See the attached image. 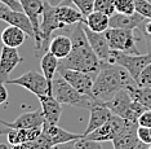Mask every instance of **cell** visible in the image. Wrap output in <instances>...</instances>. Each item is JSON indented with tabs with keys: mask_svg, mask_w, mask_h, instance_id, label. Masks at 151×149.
Listing matches in <instances>:
<instances>
[{
	"mask_svg": "<svg viewBox=\"0 0 151 149\" xmlns=\"http://www.w3.org/2000/svg\"><path fill=\"white\" fill-rule=\"evenodd\" d=\"M68 36L73 41V49L67 57L60 60V69H73L87 73H97L101 69L102 61L97 57L88 41L87 34L84 31V22L75 23V27L70 31Z\"/></svg>",
	"mask_w": 151,
	"mask_h": 149,
	"instance_id": "cell-1",
	"label": "cell"
},
{
	"mask_svg": "<svg viewBox=\"0 0 151 149\" xmlns=\"http://www.w3.org/2000/svg\"><path fill=\"white\" fill-rule=\"evenodd\" d=\"M137 83L130 74L120 65L102 62L101 69L96 74L93 83V96L102 102H107L116 92Z\"/></svg>",
	"mask_w": 151,
	"mask_h": 149,
	"instance_id": "cell-2",
	"label": "cell"
},
{
	"mask_svg": "<svg viewBox=\"0 0 151 149\" xmlns=\"http://www.w3.org/2000/svg\"><path fill=\"white\" fill-rule=\"evenodd\" d=\"M52 95L61 104H66V105H71L75 106V108L87 109V110H91L98 102H102L96 97H93V96L80 93L61 75L53 79Z\"/></svg>",
	"mask_w": 151,
	"mask_h": 149,
	"instance_id": "cell-3",
	"label": "cell"
},
{
	"mask_svg": "<svg viewBox=\"0 0 151 149\" xmlns=\"http://www.w3.org/2000/svg\"><path fill=\"white\" fill-rule=\"evenodd\" d=\"M105 104H106V106L111 110L112 114L122 117V118H124V119L132 121V122H137L138 117L145 112V110H147L143 108L141 104H138L130 97L127 88H123V89H120L119 92H116L114 95V97Z\"/></svg>",
	"mask_w": 151,
	"mask_h": 149,
	"instance_id": "cell-4",
	"label": "cell"
},
{
	"mask_svg": "<svg viewBox=\"0 0 151 149\" xmlns=\"http://www.w3.org/2000/svg\"><path fill=\"white\" fill-rule=\"evenodd\" d=\"M109 62L110 64L120 65L122 68H124L130 74V77L137 82L141 71L151 62V53L147 52L145 55H142V53L132 55V53H124V52L111 49Z\"/></svg>",
	"mask_w": 151,
	"mask_h": 149,
	"instance_id": "cell-5",
	"label": "cell"
},
{
	"mask_svg": "<svg viewBox=\"0 0 151 149\" xmlns=\"http://www.w3.org/2000/svg\"><path fill=\"white\" fill-rule=\"evenodd\" d=\"M136 31L137 29L129 30V29H119V27H109L105 31V35L107 38L109 46L112 51L138 55L139 51L136 46L138 35L136 34Z\"/></svg>",
	"mask_w": 151,
	"mask_h": 149,
	"instance_id": "cell-6",
	"label": "cell"
},
{
	"mask_svg": "<svg viewBox=\"0 0 151 149\" xmlns=\"http://www.w3.org/2000/svg\"><path fill=\"white\" fill-rule=\"evenodd\" d=\"M44 1V0H43ZM65 26L56 15V7L44 1V10L42 22H40V33H42V48L37 57H43L49 51V43L52 40V34L58 29H65Z\"/></svg>",
	"mask_w": 151,
	"mask_h": 149,
	"instance_id": "cell-7",
	"label": "cell"
},
{
	"mask_svg": "<svg viewBox=\"0 0 151 149\" xmlns=\"http://www.w3.org/2000/svg\"><path fill=\"white\" fill-rule=\"evenodd\" d=\"M6 83L14 86H21L26 88L27 91L34 93L35 96H44V95H52V89L48 84L45 77L43 74H39L35 70H29L25 74L19 75L18 78L8 79Z\"/></svg>",
	"mask_w": 151,
	"mask_h": 149,
	"instance_id": "cell-8",
	"label": "cell"
},
{
	"mask_svg": "<svg viewBox=\"0 0 151 149\" xmlns=\"http://www.w3.org/2000/svg\"><path fill=\"white\" fill-rule=\"evenodd\" d=\"M21 3L22 10L31 21V25L35 33L34 41H35V57H37L42 48V33H40V22H42L43 10H44V1L43 0H18Z\"/></svg>",
	"mask_w": 151,
	"mask_h": 149,
	"instance_id": "cell-9",
	"label": "cell"
},
{
	"mask_svg": "<svg viewBox=\"0 0 151 149\" xmlns=\"http://www.w3.org/2000/svg\"><path fill=\"white\" fill-rule=\"evenodd\" d=\"M58 73L80 93L93 96V83L96 73H87L80 70H73V69H60Z\"/></svg>",
	"mask_w": 151,
	"mask_h": 149,
	"instance_id": "cell-10",
	"label": "cell"
},
{
	"mask_svg": "<svg viewBox=\"0 0 151 149\" xmlns=\"http://www.w3.org/2000/svg\"><path fill=\"white\" fill-rule=\"evenodd\" d=\"M0 21H4V22L9 23V25H13V26L22 29L32 39L35 36L31 21H30V18L26 16V13L23 10H14V9L9 8V7L1 4L0 5Z\"/></svg>",
	"mask_w": 151,
	"mask_h": 149,
	"instance_id": "cell-11",
	"label": "cell"
},
{
	"mask_svg": "<svg viewBox=\"0 0 151 149\" xmlns=\"http://www.w3.org/2000/svg\"><path fill=\"white\" fill-rule=\"evenodd\" d=\"M23 61V58L19 56L17 48L3 46L0 51V79L6 83L8 75L14 70L16 66Z\"/></svg>",
	"mask_w": 151,
	"mask_h": 149,
	"instance_id": "cell-12",
	"label": "cell"
},
{
	"mask_svg": "<svg viewBox=\"0 0 151 149\" xmlns=\"http://www.w3.org/2000/svg\"><path fill=\"white\" fill-rule=\"evenodd\" d=\"M84 31L87 34L88 41L91 44L92 49L94 51V53L97 55V57L102 62H109L110 55H111V48L109 46L107 38H106L105 33H96L92 31L91 29H88L84 23Z\"/></svg>",
	"mask_w": 151,
	"mask_h": 149,
	"instance_id": "cell-13",
	"label": "cell"
},
{
	"mask_svg": "<svg viewBox=\"0 0 151 149\" xmlns=\"http://www.w3.org/2000/svg\"><path fill=\"white\" fill-rule=\"evenodd\" d=\"M42 131H43V134L47 135V137L49 139L50 144H52L53 147H56L58 144L67 143V141L78 140L83 136V134L80 135V134L70 132V131L63 130L62 127H60L58 124H50V123H47V122L43 123Z\"/></svg>",
	"mask_w": 151,
	"mask_h": 149,
	"instance_id": "cell-14",
	"label": "cell"
},
{
	"mask_svg": "<svg viewBox=\"0 0 151 149\" xmlns=\"http://www.w3.org/2000/svg\"><path fill=\"white\" fill-rule=\"evenodd\" d=\"M39 101L42 105V112L44 116V122L50 124H58L62 114V108H61L60 101H57L53 95H44L39 96Z\"/></svg>",
	"mask_w": 151,
	"mask_h": 149,
	"instance_id": "cell-15",
	"label": "cell"
},
{
	"mask_svg": "<svg viewBox=\"0 0 151 149\" xmlns=\"http://www.w3.org/2000/svg\"><path fill=\"white\" fill-rule=\"evenodd\" d=\"M89 121H88V126L85 131L83 132V136L91 134L92 131L97 130L98 127H101L102 124H105L107 121L111 118L112 113L107 106H106L105 102H98L97 105H94L93 108L89 110Z\"/></svg>",
	"mask_w": 151,
	"mask_h": 149,
	"instance_id": "cell-16",
	"label": "cell"
},
{
	"mask_svg": "<svg viewBox=\"0 0 151 149\" xmlns=\"http://www.w3.org/2000/svg\"><path fill=\"white\" fill-rule=\"evenodd\" d=\"M5 126L9 129H34V127H42L44 123V116L42 110H34V112L22 113L13 122H5Z\"/></svg>",
	"mask_w": 151,
	"mask_h": 149,
	"instance_id": "cell-17",
	"label": "cell"
},
{
	"mask_svg": "<svg viewBox=\"0 0 151 149\" xmlns=\"http://www.w3.org/2000/svg\"><path fill=\"white\" fill-rule=\"evenodd\" d=\"M143 22H145V17L137 12L133 15H123V13L116 12L115 15L110 17V27H119V29L136 30L139 29Z\"/></svg>",
	"mask_w": 151,
	"mask_h": 149,
	"instance_id": "cell-18",
	"label": "cell"
},
{
	"mask_svg": "<svg viewBox=\"0 0 151 149\" xmlns=\"http://www.w3.org/2000/svg\"><path fill=\"white\" fill-rule=\"evenodd\" d=\"M42 134V127H34V129H11L6 134V139L11 145L26 144L35 140Z\"/></svg>",
	"mask_w": 151,
	"mask_h": 149,
	"instance_id": "cell-19",
	"label": "cell"
},
{
	"mask_svg": "<svg viewBox=\"0 0 151 149\" xmlns=\"http://www.w3.org/2000/svg\"><path fill=\"white\" fill-rule=\"evenodd\" d=\"M27 36L29 35H27L22 29H19V27H17V26H13V25H9L8 27H5V29L3 30L1 35H0L3 46L13 47V48H18L19 46H22V44L25 43Z\"/></svg>",
	"mask_w": 151,
	"mask_h": 149,
	"instance_id": "cell-20",
	"label": "cell"
},
{
	"mask_svg": "<svg viewBox=\"0 0 151 149\" xmlns=\"http://www.w3.org/2000/svg\"><path fill=\"white\" fill-rule=\"evenodd\" d=\"M56 15L58 20L63 23L65 26H73L78 22H84L85 17L83 13L80 12L78 8L75 9L70 5L66 4H60L56 7Z\"/></svg>",
	"mask_w": 151,
	"mask_h": 149,
	"instance_id": "cell-21",
	"label": "cell"
},
{
	"mask_svg": "<svg viewBox=\"0 0 151 149\" xmlns=\"http://www.w3.org/2000/svg\"><path fill=\"white\" fill-rule=\"evenodd\" d=\"M73 49V41L71 38L67 35H56L52 36V40L49 43V52L56 56L58 60L67 57Z\"/></svg>",
	"mask_w": 151,
	"mask_h": 149,
	"instance_id": "cell-22",
	"label": "cell"
},
{
	"mask_svg": "<svg viewBox=\"0 0 151 149\" xmlns=\"http://www.w3.org/2000/svg\"><path fill=\"white\" fill-rule=\"evenodd\" d=\"M84 23L88 29H91L92 31H96V33H105L106 30L110 27V17L105 13L97 12V10H93L92 13L85 17Z\"/></svg>",
	"mask_w": 151,
	"mask_h": 149,
	"instance_id": "cell-23",
	"label": "cell"
},
{
	"mask_svg": "<svg viewBox=\"0 0 151 149\" xmlns=\"http://www.w3.org/2000/svg\"><path fill=\"white\" fill-rule=\"evenodd\" d=\"M58 64H60V60H58L52 52H49V51L42 57V61H40V68H42L43 75L45 77L50 89H52V83H53V79H54V74L58 71Z\"/></svg>",
	"mask_w": 151,
	"mask_h": 149,
	"instance_id": "cell-24",
	"label": "cell"
},
{
	"mask_svg": "<svg viewBox=\"0 0 151 149\" xmlns=\"http://www.w3.org/2000/svg\"><path fill=\"white\" fill-rule=\"evenodd\" d=\"M137 129L138 127L127 130L120 134L119 136H116L112 140L114 149H136L137 145L139 144V139L137 136Z\"/></svg>",
	"mask_w": 151,
	"mask_h": 149,
	"instance_id": "cell-25",
	"label": "cell"
},
{
	"mask_svg": "<svg viewBox=\"0 0 151 149\" xmlns=\"http://www.w3.org/2000/svg\"><path fill=\"white\" fill-rule=\"evenodd\" d=\"M127 89L134 101L141 104L145 109L151 110V87H143V86H138V83H134Z\"/></svg>",
	"mask_w": 151,
	"mask_h": 149,
	"instance_id": "cell-26",
	"label": "cell"
},
{
	"mask_svg": "<svg viewBox=\"0 0 151 149\" xmlns=\"http://www.w3.org/2000/svg\"><path fill=\"white\" fill-rule=\"evenodd\" d=\"M94 10L105 13L109 17L116 13L115 0H94Z\"/></svg>",
	"mask_w": 151,
	"mask_h": 149,
	"instance_id": "cell-27",
	"label": "cell"
},
{
	"mask_svg": "<svg viewBox=\"0 0 151 149\" xmlns=\"http://www.w3.org/2000/svg\"><path fill=\"white\" fill-rule=\"evenodd\" d=\"M115 9L118 13L133 15L136 12L134 0H115Z\"/></svg>",
	"mask_w": 151,
	"mask_h": 149,
	"instance_id": "cell-28",
	"label": "cell"
},
{
	"mask_svg": "<svg viewBox=\"0 0 151 149\" xmlns=\"http://www.w3.org/2000/svg\"><path fill=\"white\" fill-rule=\"evenodd\" d=\"M70 1L83 13L84 17L94 10V0H70Z\"/></svg>",
	"mask_w": 151,
	"mask_h": 149,
	"instance_id": "cell-29",
	"label": "cell"
},
{
	"mask_svg": "<svg viewBox=\"0 0 151 149\" xmlns=\"http://www.w3.org/2000/svg\"><path fill=\"white\" fill-rule=\"evenodd\" d=\"M75 148L76 149H104L102 148V144L99 141L87 139L84 136L75 140Z\"/></svg>",
	"mask_w": 151,
	"mask_h": 149,
	"instance_id": "cell-30",
	"label": "cell"
},
{
	"mask_svg": "<svg viewBox=\"0 0 151 149\" xmlns=\"http://www.w3.org/2000/svg\"><path fill=\"white\" fill-rule=\"evenodd\" d=\"M136 12L147 20H151V1L150 0H134Z\"/></svg>",
	"mask_w": 151,
	"mask_h": 149,
	"instance_id": "cell-31",
	"label": "cell"
},
{
	"mask_svg": "<svg viewBox=\"0 0 151 149\" xmlns=\"http://www.w3.org/2000/svg\"><path fill=\"white\" fill-rule=\"evenodd\" d=\"M137 83L138 86H143V87H151V62L141 71Z\"/></svg>",
	"mask_w": 151,
	"mask_h": 149,
	"instance_id": "cell-32",
	"label": "cell"
},
{
	"mask_svg": "<svg viewBox=\"0 0 151 149\" xmlns=\"http://www.w3.org/2000/svg\"><path fill=\"white\" fill-rule=\"evenodd\" d=\"M137 136L139 139V143L150 145L151 144V127L138 126V129H137Z\"/></svg>",
	"mask_w": 151,
	"mask_h": 149,
	"instance_id": "cell-33",
	"label": "cell"
},
{
	"mask_svg": "<svg viewBox=\"0 0 151 149\" xmlns=\"http://www.w3.org/2000/svg\"><path fill=\"white\" fill-rule=\"evenodd\" d=\"M137 123H138V126L142 127H151V110H145L138 117Z\"/></svg>",
	"mask_w": 151,
	"mask_h": 149,
	"instance_id": "cell-34",
	"label": "cell"
},
{
	"mask_svg": "<svg viewBox=\"0 0 151 149\" xmlns=\"http://www.w3.org/2000/svg\"><path fill=\"white\" fill-rule=\"evenodd\" d=\"M1 4H4L9 8L14 9V10H22V7H21V3L18 0H0Z\"/></svg>",
	"mask_w": 151,
	"mask_h": 149,
	"instance_id": "cell-35",
	"label": "cell"
},
{
	"mask_svg": "<svg viewBox=\"0 0 151 149\" xmlns=\"http://www.w3.org/2000/svg\"><path fill=\"white\" fill-rule=\"evenodd\" d=\"M8 100V89L5 87V82L0 79V104L5 102Z\"/></svg>",
	"mask_w": 151,
	"mask_h": 149,
	"instance_id": "cell-36",
	"label": "cell"
},
{
	"mask_svg": "<svg viewBox=\"0 0 151 149\" xmlns=\"http://www.w3.org/2000/svg\"><path fill=\"white\" fill-rule=\"evenodd\" d=\"M52 149H76L75 148V140L67 141V143H63V144H58L56 147H53Z\"/></svg>",
	"mask_w": 151,
	"mask_h": 149,
	"instance_id": "cell-37",
	"label": "cell"
},
{
	"mask_svg": "<svg viewBox=\"0 0 151 149\" xmlns=\"http://www.w3.org/2000/svg\"><path fill=\"white\" fill-rule=\"evenodd\" d=\"M142 31H143V33H146V34H149V35H151V20H149L145 23V26H143Z\"/></svg>",
	"mask_w": 151,
	"mask_h": 149,
	"instance_id": "cell-38",
	"label": "cell"
},
{
	"mask_svg": "<svg viewBox=\"0 0 151 149\" xmlns=\"http://www.w3.org/2000/svg\"><path fill=\"white\" fill-rule=\"evenodd\" d=\"M44 1L49 3V4H50V5H53V7H57V5L62 4V3L65 1V0H44Z\"/></svg>",
	"mask_w": 151,
	"mask_h": 149,
	"instance_id": "cell-39",
	"label": "cell"
},
{
	"mask_svg": "<svg viewBox=\"0 0 151 149\" xmlns=\"http://www.w3.org/2000/svg\"><path fill=\"white\" fill-rule=\"evenodd\" d=\"M11 149H29L26 144H17V145H12Z\"/></svg>",
	"mask_w": 151,
	"mask_h": 149,
	"instance_id": "cell-40",
	"label": "cell"
},
{
	"mask_svg": "<svg viewBox=\"0 0 151 149\" xmlns=\"http://www.w3.org/2000/svg\"><path fill=\"white\" fill-rule=\"evenodd\" d=\"M136 149H149V145H147V144H143V143H139L138 145H137Z\"/></svg>",
	"mask_w": 151,
	"mask_h": 149,
	"instance_id": "cell-41",
	"label": "cell"
},
{
	"mask_svg": "<svg viewBox=\"0 0 151 149\" xmlns=\"http://www.w3.org/2000/svg\"><path fill=\"white\" fill-rule=\"evenodd\" d=\"M0 149H6L5 145H0Z\"/></svg>",
	"mask_w": 151,
	"mask_h": 149,
	"instance_id": "cell-42",
	"label": "cell"
},
{
	"mask_svg": "<svg viewBox=\"0 0 151 149\" xmlns=\"http://www.w3.org/2000/svg\"><path fill=\"white\" fill-rule=\"evenodd\" d=\"M149 149H151V144H150V145H149Z\"/></svg>",
	"mask_w": 151,
	"mask_h": 149,
	"instance_id": "cell-43",
	"label": "cell"
}]
</instances>
